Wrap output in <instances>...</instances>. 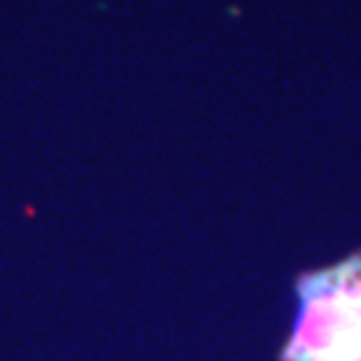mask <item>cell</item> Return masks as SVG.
Masks as SVG:
<instances>
[{
    "label": "cell",
    "mask_w": 361,
    "mask_h": 361,
    "mask_svg": "<svg viewBox=\"0 0 361 361\" xmlns=\"http://www.w3.org/2000/svg\"><path fill=\"white\" fill-rule=\"evenodd\" d=\"M300 319L284 361H361V255L300 279Z\"/></svg>",
    "instance_id": "obj_1"
}]
</instances>
